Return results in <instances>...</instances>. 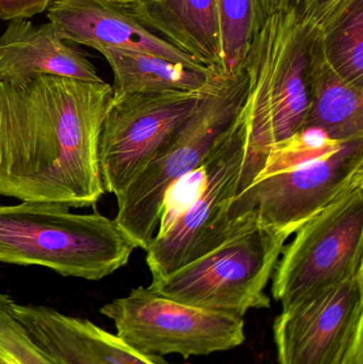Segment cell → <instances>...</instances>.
I'll use <instances>...</instances> for the list:
<instances>
[{"instance_id":"1","label":"cell","mask_w":363,"mask_h":364,"mask_svg":"<svg viewBox=\"0 0 363 364\" xmlns=\"http://www.w3.org/2000/svg\"><path fill=\"white\" fill-rule=\"evenodd\" d=\"M112 85L40 75L0 82V195L68 208L104 194L98 162Z\"/></svg>"},{"instance_id":"2","label":"cell","mask_w":363,"mask_h":364,"mask_svg":"<svg viewBox=\"0 0 363 364\" xmlns=\"http://www.w3.org/2000/svg\"><path fill=\"white\" fill-rule=\"evenodd\" d=\"M134 248L114 220L97 210L76 214L67 205L38 201L0 205V262L97 282L125 267Z\"/></svg>"},{"instance_id":"3","label":"cell","mask_w":363,"mask_h":364,"mask_svg":"<svg viewBox=\"0 0 363 364\" xmlns=\"http://www.w3.org/2000/svg\"><path fill=\"white\" fill-rule=\"evenodd\" d=\"M249 78L215 72L202 91L198 106L147 166L117 195L114 222L146 250L157 232L166 191L185 174L200 168L244 110Z\"/></svg>"},{"instance_id":"4","label":"cell","mask_w":363,"mask_h":364,"mask_svg":"<svg viewBox=\"0 0 363 364\" xmlns=\"http://www.w3.org/2000/svg\"><path fill=\"white\" fill-rule=\"evenodd\" d=\"M264 158L249 144L243 110L207 157V182L200 196L163 235L151 240L146 250L151 282L197 260L234 235L259 226L256 214L239 218L234 201L255 181Z\"/></svg>"},{"instance_id":"5","label":"cell","mask_w":363,"mask_h":364,"mask_svg":"<svg viewBox=\"0 0 363 364\" xmlns=\"http://www.w3.org/2000/svg\"><path fill=\"white\" fill-rule=\"evenodd\" d=\"M315 28L289 13H272L251 43L244 66L249 78L244 113L249 144L258 153L264 155L305 127Z\"/></svg>"},{"instance_id":"6","label":"cell","mask_w":363,"mask_h":364,"mask_svg":"<svg viewBox=\"0 0 363 364\" xmlns=\"http://www.w3.org/2000/svg\"><path fill=\"white\" fill-rule=\"evenodd\" d=\"M288 239L254 227L153 280L148 289L185 305L243 318L249 310L271 307L266 289Z\"/></svg>"},{"instance_id":"7","label":"cell","mask_w":363,"mask_h":364,"mask_svg":"<svg viewBox=\"0 0 363 364\" xmlns=\"http://www.w3.org/2000/svg\"><path fill=\"white\" fill-rule=\"evenodd\" d=\"M285 245L272 295L283 309L363 273V186L305 223Z\"/></svg>"},{"instance_id":"8","label":"cell","mask_w":363,"mask_h":364,"mask_svg":"<svg viewBox=\"0 0 363 364\" xmlns=\"http://www.w3.org/2000/svg\"><path fill=\"white\" fill-rule=\"evenodd\" d=\"M100 314L114 323L117 338L144 356H208L242 346L244 321L173 301L139 287L113 299Z\"/></svg>"},{"instance_id":"9","label":"cell","mask_w":363,"mask_h":364,"mask_svg":"<svg viewBox=\"0 0 363 364\" xmlns=\"http://www.w3.org/2000/svg\"><path fill=\"white\" fill-rule=\"evenodd\" d=\"M204 87L113 96L98 140L106 192L117 196L147 166L195 110Z\"/></svg>"},{"instance_id":"10","label":"cell","mask_w":363,"mask_h":364,"mask_svg":"<svg viewBox=\"0 0 363 364\" xmlns=\"http://www.w3.org/2000/svg\"><path fill=\"white\" fill-rule=\"evenodd\" d=\"M363 186V139L294 170L255 181L237 196L241 215L255 213L262 228L290 237L305 223Z\"/></svg>"},{"instance_id":"11","label":"cell","mask_w":363,"mask_h":364,"mask_svg":"<svg viewBox=\"0 0 363 364\" xmlns=\"http://www.w3.org/2000/svg\"><path fill=\"white\" fill-rule=\"evenodd\" d=\"M363 331V273L294 304L275 318L279 364H338Z\"/></svg>"},{"instance_id":"12","label":"cell","mask_w":363,"mask_h":364,"mask_svg":"<svg viewBox=\"0 0 363 364\" xmlns=\"http://www.w3.org/2000/svg\"><path fill=\"white\" fill-rule=\"evenodd\" d=\"M47 17L66 42L95 50L102 47L130 49L191 68H205L147 29L127 6L112 0H53Z\"/></svg>"},{"instance_id":"13","label":"cell","mask_w":363,"mask_h":364,"mask_svg":"<svg viewBox=\"0 0 363 364\" xmlns=\"http://www.w3.org/2000/svg\"><path fill=\"white\" fill-rule=\"evenodd\" d=\"M13 310L32 341L57 363L160 364L85 318L15 301Z\"/></svg>"},{"instance_id":"14","label":"cell","mask_w":363,"mask_h":364,"mask_svg":"<svg viewBox=\"0 0 363 364\" xmlns=\"http://www.w3.org/2000/svg\"><path fill=\"white\" fill-rule=\"evenodd\" d=\"M40 75L104 81L92 62L66 43L53 23L11 21L0 36V82H23Z\"/></svg>"},{"instance_id":"15","label":"cell","mask_w":363,"mask_h":364,"mask_svg":"<svg viewBox=\"0 0 363 364\" xmlns=\"http://www.w3.org/2000/svg\"><path fill=\"white\" fill-rule=\"evenodd\" d=\"M127 8L198 64L225 74L217 0H139Z\"/></svg>"},{"instance_id":"16","label":"cell","mask_w":363,"mask_h":364,"mask_svg":"<svg viewBox=\"0 0 363 364\" xmlns=\"http://www.w3.org/2000/svg\"><path fill=\"white\" fill-rule=\"evenodd\" d=\"M308 87L305 127L320 128L340 143L363 139V87L347 82L330 68L322 51L319 27L311 43Z\"/></svg>"},{"instance_id":"17","label":"cell","mask_w":363,"mask_h":364,"mask_svg":"<svg viewBox=\"0 0 363 364\" xmlns=\"http://www.w3.org/2000/svg\"><path fill=\"white\" fill-rule=\"evenodd\" d=\"M110 64L114 77L113 96L132 93L197 91L215 70L174 63L158 55L130 49H97Z\"/></svg>"},{"instance_id":"18","label":"cell","mask_w":363,"mask_h":364,"mask_svg":"<svg viewBox=\"0 0 363 364\" xmlns=\"http://www.w3.org/2000/svg\"><path fill=\"white\" fill-rule=\"evenodd\" d=\"M319 29L330 68L347 82L363 87V0H347Z\"/></svg>"},{"instance_id":"19","label":"cell","mask_w":363,"mask_h":364,"mask_svg":"<svg viewBox=\"0 0 363 364\" xmlns=\"http://www.w3.org/2000/svg\"><path fill=\"white\" fill-rule=\"evenodd\" d=\"M224 72L236 75L244 70L254 38L266 19L262 0H217Z\"/></svg>"},{"instance_id":"20","label":"cell","mask_w":363,"mask_h":364,"mask_svg":"<svg viewBox=\"0 0 363 364\" xmlns=\"http://www.w3.org/2000/svg\"><path fill=\"white\" fill-rule=\"evenodd\" d=\"M347 143L332 140L318 127L302 128L266 151L264 166L255 181L325 159L340 151Z\"/></svg>"},{"instance_id":"21","label":"cell","mask_w":363,"mask_h":364,"mask_svg":"<svg viewBox=\"0 0 363 364\" xmlns=\"http://www.w3.org/2000/svg\"><path fill=\"white\" fill-rule=\"evenodd\" d=\"M13 301L0 293V352L14 364H59L32 341L15 316Z\"/></svg>"},{"instance_id":"22","label":"cell","mask_w":363,"mask_h":364,"mask_svg":"<svg viewBox=\"0 0 363 364\" xmlns=\"http://www.w3.org/2000/svg\"><path fill=\"white\" fill-rule=\"evenodd\" d=\"M206 161V160H205ZM207 182L206 162L193 172L174 182L166 191L162 205L161 218H160L157 237L163 235L174 223L185 213V210L192 205L194 199L200 196Z\"/></svg>"},{"instance_id":"23","label":"cell","mask_w":363,"mask_h":364,"mask_svg":"<svg viewBox=\"0 0 363 364\" xmlns=\"http://www.w3.org/2000/svg\"><path fill=\"white\" fill-rule=\"evenodd\" d=\"M347 0H262L266 16L289 13L304 23L322 27Z\"/></svg>"},{"instance_id":"24","label":"cell","mask_w":363,"mask_h":364,"mask_svg":"<svg viewBox=\"0 0 363 364\" xmlns=\"http://www.w3.org/2000/svg\"><path fill=\"white\" fill-rule=\"evenodd\" d=\"M53 0H0V19H28L44 12Z\"/></svg>"},{"instance_id":"25","label":"cell","mask_w":363,"mask_h":364,"mask_svg":"<svg viewBox=\"0 0 363 364\" xmlns=\"http://www.w3.org/2000/svg\"><path fill=\"white\" fill-rule=\"evenodd\" d=\"M338 364H363V331L356 336Z\"/></svg>"},{"instance_id":"26","label":"cell","mask_w":363,"mask_h":364,"mask_svg":"<svg viewBox=\"0 0 363 364\" xmlns=\"http://www.w3.org/2000/svg\"><path fill=\"white\" fill-rule=\"evenodd\" d=\"M112 1L117 2V4H123V6H130V4H136L139 0H112Z\"/></svg>"},{"instance_id":"27","label":"cell","mask_w":363,"mask_h":364,"mask_svg":"<svg viewBox=\"0 0 363 364\" xmlns=\"http://www.w3.org/2000/svg\"><path fill=\"white\" fill-rule=\"evenodd\" d=\"M0 364H14L10 359L6 358L1 352H0Z\"/></svg>"}]
</instances>
